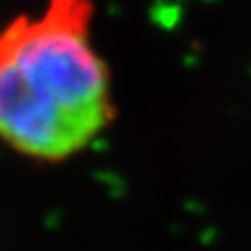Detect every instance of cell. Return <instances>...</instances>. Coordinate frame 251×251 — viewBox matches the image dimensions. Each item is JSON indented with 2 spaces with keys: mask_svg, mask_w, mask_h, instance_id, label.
<instances>
[{
  "mask_svg": "<svg viewBox=\"0 0 251 251\" xmlns=\"http://www.w3.org/2000/svg\"><path fill=\"white\" fill-rule=\"evenodd\" d=\"M92 0H46L0 27V143L38 163L84 153L115 120Z\"/></svg>",
  "mask_w": 251,
  "mask_h": 251,
  "instance_id": "6da1fadb",
  "label": "cell"
}]
</instances>
